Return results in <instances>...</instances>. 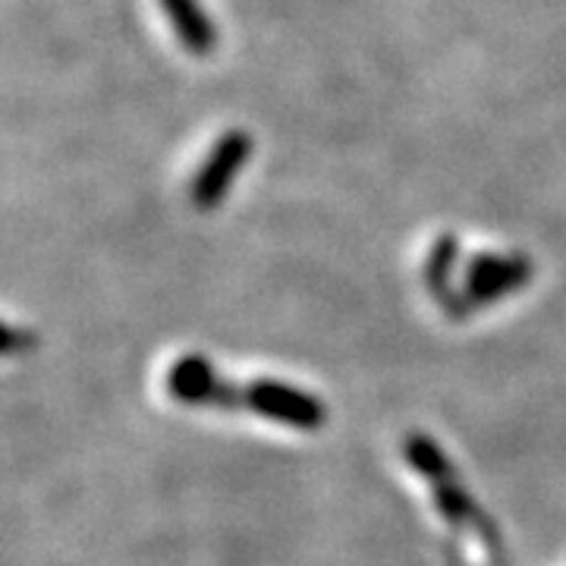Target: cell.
<instances>
[{"mask_svg":"<svg viewBox=\"0 0 566 566\" xmlns=\"http://www.w3.org/2000/svg\"><path fill=\"white\" fill-rule=\"evenodd\" d=\"M245 155V142L243 136H230L218 145L211 164L202 170V177L196 182V205H214V199L223 192V186L230 182V174L237 170V164L243 161Z\"/></svg>","mask_w":566,"mask_h":566,"instance_id":"obj_1","label":"cell"}]
</instances>
